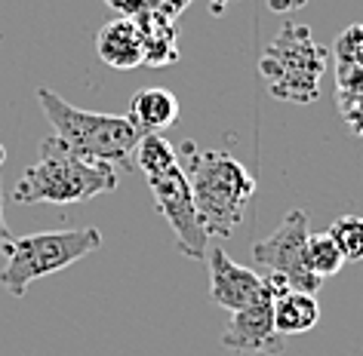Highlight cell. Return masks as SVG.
Wrapping results in <instances>:
<instances>
[{"mask_svg":"<svg viewBox=\"0 0 363 356\" xmlns=\"http://www.w3.org/2000/svg\"><path fill=\"white\" fill-rule=\"evenodd\" d=\"M182 151L185 157H179V166L188 178L206 234L216 240H228L234 227L243 222L250 200L256 197V178L225 151H201L194 142H185Z\"/></svg>","mask_w":363,"mask_h":356,"instance_id":"1","label":"cell"},{"mask_svg":"<svg viewBox=\"0 0 363 356\" xmlns=\"http://www.w3.org/2000/svg\"><path fill=\"white\" fill-rule=\"evenodd\" d=\"M117 188V172L108 163H93L71 154L56 135L40 142V157L22 172L13 188V200L22 206L34 203H86Z\"/></svg>","mask_w":363,"mask_h":356,"instance_id":"2","label":"cell"},{"mask_svg":"<svg viewBox=\"0 0 363 356\" xmlns=\"http://www.w3.org/2000/svg\"><path fill=\"white\" fill-rule=\"evenodd\" d=\"M38 102L52 126V135L71 154L93 163H108V166H133V151L142 132L126 117L80 111L52 89H38Z\"/></svg>","mask_w":363,"mask_h":356,"instance_id":"3","label":"cell"},{"mask_svg":"<svg viewBox=\"0 0 363 356\" xmlns=\"http://www.w3.org/2000/svg\"><path fill=\"white\" fill-rule=\"evenodd\" d=\"M99 246H102L99 227H68V231H47L6 240V264L0 268V289H6L13 298H25L34 280L71 268L74 261L93 255Z\"/></svg>","mask_w":363,"mask_h":356,"instance_id":"4","label":"cell"},{"mask_svg":"<svg viewBox=\"0 0 363 356\" xmlns=\"http://www.w3.org/2000/svg\"><path fill=\"white\" fill-rule=\"evenodd\" d=\"M330 68V50L314 43L308 25H286L259 59V71L268 80L274 98L311 105L320 96V77Z\"/></svg>","mask_w":363,"mask_h":356,"instance_id":"5","label":"cell"},{"mask_svg":"<svg viewBox=\"0 0 363 356\" xmlns=\"http://www.w3.org/2000/svg\"><path fill=\"white\" fill-rule=\"evenodd\" d=\"M311 234V215L305 209H293L286 212V218L277 224L274 234H268L265 240H256L250 246L252 261L262 264L268 273H280L286 280L289 292H308L317 295L323 286L320 277H314L305 268V240Z\"/></svg>","mask_w":363,"mask_h":356,"instance_id":"6","label":"cell"},{"mask_svg":"<svg viewBox=\"0 0 363 356\" xmlns=\"http://www.w3.org/2000/svg\"><path fill=\"white\" fill-rule=\"evenodd\" d=\"M151 197H154V209L167 218V224L176 234L179 252L188 255V258L203 261L206 258V243H210V234L201 222V212L194 206L191 188H188V178L182 166L176 163L172 169H167L163 176H151L148 178Z\"/></svg>","mask_w":363,"mask_h":356,"instance_id":"7","label":"cell"},{"mask_svg":"<svg viewBox=\"0 0 363 356\" xmlns=\"http://www.w3.org/2000/svg\"><path fill=\"white\" fill-rule=\"evenodd\" d=\"M271 301L274 292H265L259 301L250 307L234 310L228 319V328L222 332V347L238 353H265V356H280L286 350L284 335L274 328V314H271Z\"/></svg>","mask_w":363,"mask_h":356,"instance_id":"8","label":"cell"},{"mask_svg":"<svg viewBox=\"0 0 363 356\" xmlns=\"http://www.w3.org/2000/svg\"><path fill=\"white\" fill-rule=\"evenodd\" d=\"M206 268H210V295L222 310H243L252 301H259L268 292L265 277H259L256 270L243 268V264L231 261L225 249H206Z\"/></svg>","mask_w":363,"mask_h":356,"instance_id":"9","label":"cell"},{"mask_svg":"<svg viewBox=\"0 0 363 356\" xmlns=\"http://www.w3.org/2000/svg\"><path fill=\"white\" fill-rule=\"evenodd\" d=\"M96 52L108 68H117V71L145 65V40L135 19L123 16V19L102 25V31L96 34Z\"/></svg>","mask_w":363,"mask_h":356,"instance_id":"10","label":"cell"},{"mask_svg":"<svg viewBox=\"0 0 363 356\" xmlns=\"http://www.w3.org/2000/svg\"><path fill=\"white\" fill-rule=\"evenodd\" d=\"M179 111H182V105L169 89L151 86V89H139V93L130 98V114H126V120L142 135H148V132H160V130L176 126Z\"/></svg>","mask_w":363,"mask_h":356,"instance_id":"11","label":"cell"},{"mask_svg":"<svg viewBox=\"0 0 363 356\" xmlns=\"http://www.w3.org/2000/svg\"><path fill=\"white\" fill-rule=\"evenodd\" d=\"M271 314H274V328L284 338L305 335L320 319V304H317V295H308V292H284L271 301Z\"/></svg>","mask_w":363,"mask_h":356,"instance_id":"12","label":"cell"},{"mask_svg":"<svg viewBox=\"0 0 363 356\" xmlns=\"http://www.w3.org/2000/svg\"><path fill=\"white\" fill-rule=\"evenodd\" d=\"M133 157H135V166L145 172V178H151V176H163L167 169L176 166L179 151H176V144L167 142L160 132H148L139 139Z\"/></svg>","mask_w":363,"mask_h":356,"instance_id":"13","label":"cell"},{"mask_svg":"<svg viewBox=\"0 0 363 356\" xmlns=\"http://www.w3.org/2000/svg\"><path fill=\"white\" fill-rule=\"evenodd\" d=\"M305 268L314 273V277H335L342 268H345V258H342V252H339V246H335V240L330 236V231H323V234H308V240H305Z\"/></svg>","mask_w":363,"mask_h":356,"instance_id":"14","label":"cell"},{"mask_svg":"<svg viewBox=\"0 0 363 356\" xmlns=\"http://www.w3.org/2000/svg\"><path fill=\"white\" fill-rule=\"evenodd\" d=\"M330 236L345 261H363V215H342L330 224Z\"/></svg>","mask_w":363,"mask_h":356,"instance_id":"15","label":"cell"},{"mask_svg":"<svg viewBox=\"0 0 363 356\" xmlns=\"http://www.w3.org/2000/svg\"><path fill=\"white\" fill-rule=\"evenodd\" d=\"M335 65H363V25H348L333 43Z\"/></svg>","mask_w":363,"mask_h":356,"instance_id":"16","label":"cell"},{"mask_svg":"<svg viewBox=\"0 0 363 356\" xmlns=\"http://www.w3.org/2000/svg\"><path fill=\"white\" fill-rule=\"evenodd\" d=\"M335 102H339V114L345 117L348 130L363 139V96L360 93H335Z\"/></svg>","mask_w":363,"mask_h":356,"instance_id":"17","label":"cell"},{"mask_svg":"<svg viewBox=\"0 0 363 356\" xmlns=\"http://www.w3.org/2000/svg\"><path fill=\"white\" fill-rule=\"evenodd\" d=\"M335 86L339 93L363 96V65H335Z\"/></svg>","mask_w":363,"mask_h":356,"instance_id":"18","label":"cell"},{"mask_svg":"<svg viewBox=\"0 0 363 356\" xmlns=\"http://www.w3.org/2000/svg\"><path fill=\"white\" fill-rule=\"evenodd\" d=\"M296 4H305V0H271V10H296Z\"/></svg>","mask_w":363,"mask_h":356,"instance_id":"19","label":"cell"},{"mask_svg":"<svg viewBox=\"0 0 363 356\" xmlns=\"http://www.w3.org/2000/svg\"><path fill=\"white\" fill-rule=\"evenodd\" d=\"M6 240H13V236H10V227H6V215H0V246Z\"/></svg>","mask_w":363,"mask_h":356,"instance_id":"20","label":"cell"},{"mask_svg":"<svg viewBox=\"0 0 363 356\" xmlns=\"http://www.w3.org/2000/svg\"><path fill=\"white\" fill-rule=\"evenodd\" d=\"M4 160H6V148L0 144V166H4Z\"/></svg>","mask_w":363,"mask_h":356,"instance_id":"21","label":"cell"},{"mask_svg":"<svg viewBox=\"0 0 363 356\" xmlns=\"http://www.w3.org/2000/svg\"><path fill=\"white\" fill-rule=\"evenodd\" d=\"M0 215H4V190H0Z\"/></svg>","mask_w":363,"mask_h":356,"instance_id":"22","label":"cell"},{"mask_svg":"<svg viewBox=\"0 0 363 356\" xmlns=\"http://www.w3.org/2000/svg\"><path fill=\"white\" fill-rule=\"evenodd\" d=\"M219 4H222V0H216V10H219Z\"/></svg>","mask_w":363,"mask_h":356,"instance_id":"23","label":"cell"}]
</instances>
